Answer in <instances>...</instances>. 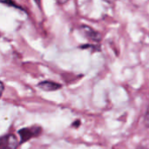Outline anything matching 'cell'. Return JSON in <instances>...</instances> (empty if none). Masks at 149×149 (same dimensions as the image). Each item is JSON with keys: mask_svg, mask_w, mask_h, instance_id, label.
<instances>
[{"mask_svg": "<svg viewBox=\"0 0 149 149\" xmlns=\"http://www.w3.org/2000/svg\"><path fill=\"white\" fill-rule=\"evenodd\" d=\"M105 2H107V3H113V2H114L115 0H104Z\"/></svg>", "mask_w": 149, "mask_h": 149, "instance_id": "10", "label": "cell"}, {"mask_svg": "<svg viewBox=\"0 0 149 149\" xmlns=\"http://www.w3.org/2000/svg\"><path fill=\"white\" fill-rule=\"evenodd\" d=\"M56 1L60 4H63V3H65L66 2H68V0H56Z\"/></svg>", "mask_w": 149, "mask_h": 149, "instance_id": "8", "label": "cell"}, {"mask_svg": "<svg viewBox=\"0 0 149 149\" xmlns=\"http://www.w3.org/2000/svg\"><path fill=\"white\" fill-rule=\"evenodd\" d=\"M19 141L15 134H9L0 137V149H17Z\"/></svg>", "mask_w": 149, "mask_h": 149, "instance_id": "2", "label": "cell"}, {"mask_svg": "<svg viewBox=\"0 0 149 149\" xmlns=\"http://www.w3.org/2000/svg\"><path fill=\"white\" fill-rule=\"evenodd\" d=\"M42 133V128L38 126H32L29 127H24L18 131L20 136L19 144H24L26 141H31L33 138H37Z\"/></svg>", "mask_w": 149, "mask_h": 149, "instance_id": "1", "label": "cell"}, {"mask_svg": "<svg viewBox=\"0 0 149 149\" xmlns=\"http://www.w3.org/2000/svg\"><path fill=\"white\" fill-rule=\"evenodd\" d=\"M144 124L147 127L149 128V107L146 112V114H145V117H144Z\"/></svg>", "mask_w": 149, "mask_h": 149, "instance_id": "5", "label": "cell"}, {"mask_svg": "<svg viewBox=\"0 0 149 149\" xmlns=\"http://www.w3.org/2000/svg\"><path fill=\"white\" fill-rule=\"evenodd\" d=\"M80 31L88 39H90L92 41L98 42L101 38V36H100V34L99 32H97L93 28H91V27H89L87 25H82L80 27Z\"/></svg>", "mask_w": 149, "mask_h": 149, "instance_id": "3", "label": "cell"}, {"mask_svg": "<svg viewBox=\"0 0 149 149\" xmlns=\"http://www.w3.org/2000/svg\"><path fill=\"white\" fill-rule=\"evenodd\" d=\"M35 2L37 3V4H38V6H40V0H35Z\"/></svg>", "mask_w": 149, "mask_h": 149, "instance_id": "9", "label": "cell"}, {"mask_svg": "<svg viewBox=\"0 0 149 149\" xmlns=\"http://www.w3.org/2000/svg\"><path fill=\"white\" fill-rule=\"evenodd\" d=\"M38 86L45 91V92H53V91H57L58 89L61 88V85H59L58 83H55L52 81H43L40 82Z\"/></svg>", "mask_w": 149, "mask_h": 149, "instance_id": "4", "label": "cell"}, {"mask_svg": "<svg viewBox=\"0 0 149 149\" xmlns=\"http://www.w3.org/2000/svg\"><path fill=\"white\" fill-rule=\"evenodd\" d=\"M79 125H80V121H79V120H76V121H74V123L72 124V126H74L75 127H78Z\"/></svg>", "mask_w": 149, "mask_h": 149, "instance_id": "7", "label": "cell"}, {"mask_svg": "<svg viewBox=\"0 0 149 149\" xmlns=\"http://www.w3.org/2000/svg\"><path fill=\"white\" fill-rule=\"evenodd\" d=\"M140 149H146V148H140Z\"/></svg>", "mask_w": 149, "mask_h": 149, "instance_id": "11", "label": "cell"}, {"mask_svg": "<svg viewBox=\"0 0 149 149\" xmlns=\"http://www.w3.org/2000/svg\"><path fill=\"white\" fill-rule=\"evenodd\" d=\"M3 90H4V86H3V84L0 81V98L2 97V94H3Z\"/></svg>", "mask_w": 149, "mask_h": 149, "instance_id": "6", "label": "cell"}]
</instances>
